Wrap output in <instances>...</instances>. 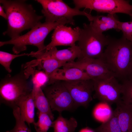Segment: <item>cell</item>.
<instances>
[{
  "instance_id": "1",
  "label": "cell",
  "mask_w": 132,
  "mask_h": 132,
  "mask_svg": "<svg viewBox=\"0 0 132 132\" xmlns=\"http://www.w3.org/2000/svg\"><path fill=\"white\" fill-rule=\"evenodd\" d=\"M7 16L8 28L3 34L11 39L20 35L23 31L32 29L43 16L37 14L32 5L25 0H0Z\"/></svg>"
},
{
  "instance_id": "2",
  "label": "cell",
  "mask_w": 132,
  "mask_h": 132,
  "mask_svg": "<svg viewBox=\"0 0 132 132\" xmlns=\"http://www.w3.org/2000/svg\"><path fill=\"white\" fill-rule=\"evenodd\" d=\"M132 55V43L123 37L110 38L100 58L116 78L122 81L128 79Z\"/></svg>"
},
{
  "instance_id": "3",
  "label": "cell",
  "mask_w": 132,
  "mask_h": 132,
  "mask_svg": "<svg viewBox=\"0 0 132 132\" xmlns=\"http://www.w3.org/2000/svg\"><path fill=\"white\" fill-rule=\"evenodd\" d=\"M29 66L24 64L20 72L14 76L8 74L0 83V103L12 109L17 106L19 101L30 94L32 90L28 79L31 76Z\"/></svg>"
},
{
  "instance_id": "4",
  "label": "cell",
  "mask_w": 132,
  "mask_h": 132,
  "mask_svg": "<svg viewBox=\"0 0 132 132\" xmlns=\"http://www.w3.org/2000/svg\"><path fill=\"white\" fill-rule=\"evenodd\" d=\"M70 23L69 21L65 19L54 22H45L41 23L40 22L24 35L8 41H0V46L8 44H12L13 53L18 54L26 50L27 45H33L37 47L38 50L35 52H31L32 54H41L45 52L46 46L44 44V41L49 33L58 25L67 23L70 24Z\"/></svg>"
},
{
  "instance_id": "5",
  "label": "cell",
  "mask_w": 132,
  "mask_h": 132,
  "mask_svg": "<svg viewBox=\"0 0 132 132\" xmlns=\"http://www.w3.org/2000/svg\"><path fill=\"white\" fill-rule=\"evenodd\" d=\"M110 39L103 33L96 31L90 24L84 23L78 41V46L81 52V58L79 60L100 58Z\"/></svg>"
},
{
  "instance_id": "6",
  "label": "cell",
  "mask_w": 132,
  "mask_h": 132,
  "mask_svg": "<svg viewBox=\"0 0 132 132\" xmlns=\"http://www.w3.org/2000/svg\"><path fill=\"white\" fill-rule=\"evenodd\" d=\"M42 5V12L45 17V22H54L63 19L74 24L73 17L76 15H83L86 17L90 22L93 19V16L90 13L84 11H81L75 8L69 6L63 0H36Z\"/></svg>"
},
{
  "instance_id": "7",
  "label": "cell",
  "mask_w": 132,
  "mask_h": 132,
  "mask_svg": "<svg viewBox=\"0 0 132 132\" xmlns=\"http://www.w3.org/2000/svg\"><path fill=\"white\" fill-rule=\"evenodd\" d=\"M41 88L52 111L62 113L63 111H72L77 108L62 81L49 79Z\"/></svg>"
},
{
  "instance_id": "8",
  "label": "cell",
  "mask_w": 132,
  "mask_h": 132,
  "mask_svg": "<svg viewBox=\"0 0 132 132\" xmlns=\"http://www.w3.org/2000/svg\"><path fill=\"white\" fill-rule=\"evenodd\" d=\"M75 8H82L102 13L115 14L121 13L132 15V5L125 0H74Z\"/></svg>"
},
{
  "instance_id": "9",
  "label": "cell",
  "mask_w": 132,
  "mask_h": 132,
  "mask_svg": "<svg viewBox=\"0 0 132 132\" xmlns=\"http://www.w3.org/2000/svg\"><path fill=\"white\" fill-rule=\"evenodd\" d=\"M92 79L94 98L110 105L113 103L117 104L121 100L122 84L119 83L115 77Z\"/></svg>"
},
{
  "instance_id": "10",
  "label": "cell",
  "mask_w": 132,
  "mask_h": 132,
  "mask_svg": "<svg viewBox=\"0 0 132 132\" xmlns=\"http://www.w3.org/2000/svg\"><path fill=\"white\" fill-rule=\"evenodd\" d=\"M70 94L77 108L87 107L93 99L94 91L93 80L62 81Z\"/></svg>"
},
{
  "instance_id": "11",
  "label": "cell",
  "mask_w": 132,
  "mask_h": 132,
  "mask_svg": "<svg viewBox=\"0 0 132 132\" xmlns=\"http://www.w3.org/2000/svg\"><path fill=\"white\" fill-rule=\"evenodd\" d=\"M70 67H75L82 70L92 79L111 76L116 77L101 58H83L76 62H67L63 66V68Z\"/></svg>"
},
{
  "instance_id": "12",
  "label": "cell",
  "mask_w": 132,
  "mask_h": 132,
  "mask_svg": "<svg viewBox=\"0 0 132 132\" xmlns=\"http://www.w3.org/2000/svg\"><path fill=\"white\" fill-rule=\"evenodd\" d=\"M81 30L78 26L73 28L64 25L57 26L54 29L51 41L46 46L45 52L57 46L75 45V42L79 40Z\"/></svg>"
},
{
  "instance_id": "13",
  "label": "cell",
  "mask_w": 132,
  "mask_h": 132,
  "mask_svg": "<svg viewBox=\"0 0 132 132\" xmlns=\"http://www.w3.org/2000/svg\"><path fill=\"white\" fill-rule=\"evenodd\" d=\"M45 57H53L66 63L74 61L77 58L78 60L80 59L81 57V52L78 46L76 45L66 49L61 50H58L55 47L47 51L37 55L35 57L37 59H39Z\"/></svg>"
},
{
  "instance_id": "14",
  "label": "cell",
  "mask_w": 132,
  "mask_h": 132,
  "mask_svg": "<svg viewBox=\"0 0 132 132\" xmlns=\"http://www.w3.org/2000/svg\"><path fill=\"white\" fill-rule=\"evenodd\" d=\"M49 79L65 81L91 79L84 71L75 67L58 68L51 75Z\"/></svg>"
},
{
  "instance_id": "15",
  "label": "cell",
  "mask_w": 132,
  "mask_h": 132,
  "mask_svg": "<svg viewBox=\"0 0 132 132\" xmlns=\"http://www.w3.org/2000/svg\"><path fill=\"white\" fill-rule=\"evenodd\" d=\"M116 104L115 110L122 132H132V107L121 100Z\"/></svg>"
},
{
  "instance_id": "16",
  "label": "cell",
  "mask_w": 132,
  "mask_h": 132,
  "mask_svg": "<svg viewBox=\"0 0 132 132\" xmlns=\"http://www.w3.org/2000/svg\"><path fill=\"white\" fill-rule=\"evenodd\" d=\"M118 20L115 14H108L106 16L97 15L93 16L90 24L96 31L100 33L111 29L118 30L117 21Z\"/></svg>"
},
{
  "instance_id": "17",
  "label": "cell",
  "mask_w": 132,
  "mask_h": 132,
  "mask_svg": "<svg viewBox=\"0 0 132 132\" xmlns=\"http://www.w3.org/2000/svg\"><path fill=\"white\" fill-rule=\"evenodd\" d=\"M17 106L19 109L21 115L25 121L29 125L35 122V108L32 91L28 95L20 99Z\"/></svg>"
},
{
  "instance_id": "18",
  "label": "cell",
  "mask_w": 132,
  "mask_h": 132,
  "mask_svg": "<svg viewBox=\"0 0 132 132\" xmlns=\"http://www.w3.org/2000/svg\"><path fill=\"white\" fill-rule=\"evenodd\" d=\"M32 93L35 108L38 112L47 114L53 121L54 119L48 101L42 88L33 86Z\"/></svg>"
},
{
  "instance_id": "19",
  "label": "cell",
  "mask_w": 132,
  "mask_h": 132,
  "mask_svg": "<svg viewBox=\"0 0 132 132\" xmlns=\"http://www.w3.org/2000/svg\"><path fill=\"white\" fill-rule=\"evenodd\" d=\"M33 62L31 65L33 66H37L38 70H43L49 78L56 70L63 66L66 63L49 57H45L37 59Z\"/></svg>"
},
{
  "instance_id": "20",
  "label": "cell",
  "mask_w": 132,
  "mask_h": 132,
  "mask_svg": "<svg viewBox=\"0 0 132 132\" xmlns=\"http://www.w3.org/2000/svg\"><path fill=\"white\" fill-rule=\"evenodd\" d=\"M77 126L75 119L71 117L67 119L59 113L57 119L52 122V127L54 132H74Z\"/></svg>"
},
{
  "instance_id": "21",
  "label": "cell",
  "mask_w": 132,
  "mask_h": 132,
  "mask_svg": "<svg viewBox=\"0 0 132 132\" xmlns=\"http://www.w3.org/2000/svg\"><path fill=\"white\" fill-rule=\"evenodd\" d=\"M95 132H122L119 124L116 112L113 111L110 117L94 130Z\"/></svg>"
},
{
  "instance_id": "22",
  "label": "cell",
  "mask_w": 132,
  "mask_h": 132,
  "mask_svg": "<svg viewBox=\"0 0 132 132\" xmlns=\"http://www.w3.org/2000/svg\"><path fill=\"white\" fill-rule=\"evenodd\" d=\"M110 105L102 102L96 105L93 111V115L94 119L102 122L108 120L110 117L113 112Z\"/></svg>"
},
{
  "instance_id": "23",
  "label": "cell",
  "mask_w": 132,
  "mask_h": 132,
  "mask_svg": "<svg viewBox=\"0 0 132 132\" xmlns=\"http://www.w3.org/2000/svg\"><path fill=\"white\" fill-rule=\"evenodd\" d=\"M29 65L33 86L42 88L49 81L48 77L43 71L36 70L33 66Z\"/></svg>"
},
{
  "instance_id": "24",
  "label": "cell",
  "mask_w": 132,
  "mask_h": 132,
  "mask_svg": "<svg viewBox=\"0 0 132 132\" xmlns=\"http://www.w3.org/2000/svg\"><path fill=\"white\" fill-rule=\"evenodd\" d=\"M13 114L15 120V124L12 130L6 132H32L22 117L19 108L13 109Z\"/></svg>"
},
{
  "instance_id": "25",
  "label": "cell",
  "mask_w": 132,
  "mask_h": 132,
  "mask_svg": "<svg viewBox=\"0 0 132 132\" xmlns=\"http://www.w3.org/2000/svg\"><path fill=\"white\" fill-rule=\"evenodd\" d=\"M37 121L33 124L36 132H47L52 127L53 121L46 114L38 112Z\"/></svg>"
},
{
  "instance_id": "26",
  "label": "cell",
  "mask_w": 132,
  "mask_h": 132,
  "mask_svg": "<svg viewBox=\"0 0 132 132\" xmlns=\"http://www.w3.org/2000/svg\"><path fill=\"white\" fill-rule=\"evenodd\" d=\"M121 84V101L125 104L132 107V80H125Z\"/></svg>"
},
{
  "instance_id": "27",
  "label": "cell",
  "mask_w": 132,
  "mask_h": 132,
  "mask_svg": "<svg viewBox=\"0 0 132 132\" xmlns=\"http://www.w3.org/2000/svg\"><path fill=\"white\" fill-rule=\"evenodd\" d=\"M30 54L24 53L20 54H13L5 52L0 51V63L9 73H11L12 70L10 65L12 60L18 57L24 56H30Z\"/></svg>"
},
{
  "instance_id": "28",
  "label": "cell",
  "mask_w": 132,
  "mask_h": 132,
  "mask_svg": "<svg viewBox=\"0 0 132 132\" xmlns=\"http://www.w3.org/2000/svg\"><path fill=\"white\" fill-rule=\"evenodd\" d=\"M118 30H121L123 34V37L132 43V21L122 22L117 21Z\"/></svg>"
},
{
  "instance_id": "29",
  "label": "cell",
  "mask_w": 132,
  "mask_h": 132,
  "mask_svg": "<svg viewBox=\"0 0 132 132\" xmlns=\"http://www.w3.org/2000/svg\"><path fill=\"white\" fill-rule=\"evenodd\" d=\"M0 15L7 20V14L4 11L3 7L1 4L0 5Z\"/></svg>"
},
{
  "instance_id": "30",
  "label": "cell",
  "mask_w": 132,
  "mask_h": 132,
  "mask_svg": "<svg viewBox=\"0 0 132 132\" xmlns=\"http://www.w3.org/2000/svg\"><path fill=\"white\" fill-rule=\"evenodd\" d=\"M128 79L132 80V55L130 66L129 74Z\"/></svg>"
},
{
  "instance_id": "31",
  "label": "cell",
  "mask_w": 132,
  "mask_h": 132,
  "mask_svg": "<svg viewBox=\"0 0 132 132\" xmlns=\"http://www.w3.org/2000/svg\"><path fill=\"white\" fill-rule=\"evenodd\" d=\"M79 132H95L91 129L88 128H86L82 129Z\"/></svg>"
},
{
  "instance_id": "32",
  "label": "cell",
  "mask_w": 132,
  "mask_h": 132,
  "mask_svg": "<svg viewBox=\"0 0 132 132\" xmlns=\"http://www.w3.org/2000/svg\"><path fill=\"white\" fill-rule=\"evenodd\" d=\"M131 17L132 18V17Z\"/></svg>"
}]
</instances>
